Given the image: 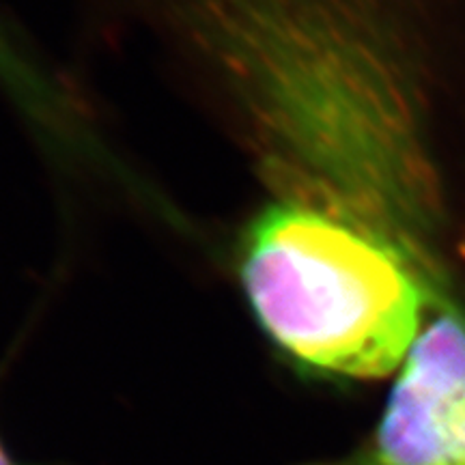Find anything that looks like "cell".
<instances>
[{
	"instance_id": "1",
	"label": "cell",
	"mask_w": 465,
	"mask_h": 465,
	"mask_svg": "<svg viewBox=\"0 0 465 465\" xmlns=\"http://www.w3.org/2000/svg\"><path fill=\"white\" fill-rule=\"evenodd\" d=\"M218 69L274 164L276 201L414 242L420 168L403 91L410 0H80Z\"/></svg>"
},
{
	"instance_id": "2",
	"label": "cell",
	"mask_w": 465,
	"mask_h": 465,
	"mask_svg": "<svg viewBox=\"0 0 465 465\" xmlns=\"http://www.w3.org/2000/svg\"><path fill=\"white\" fill-rule=\"evenodd\" d=\"M240 281L274 345L349 380L399 371L431 306L429 278L410 250L289 201L270 203L243 231Z\"/></svg>"
},
{
	"instance_id": "3",
	"label": "cell",
	"mask_w": 465,
	"mask_h": 465,
	"mask_svg": "<svg viewBox=\"0 0 465 465\" xmlns=\"http://www.w3.org/2000/svg\"><path fill=\"white\" fill-rule=\"evenodd\" d=\"M312 465H465V315L427 317L380 424L351 455Z\"/></svg>"
},
{
	"instance_id": "4",
	"label": "cell",
	"mask_w": 465,
	"mask_h": 465,
	"mask_svg": "<svg viewBox=\"0 0 465 465\" xmlns=\"http://www.w3.org/2000/svg\"><path fill=\"white\" fill-rule=\"evenodd\" d=\"M11 56V50L5 45V33H3V26H0V61H7Z\"/></svg>"
},
{
	"instance_id": "5",
	"label": "cell",
	"mask_w": 465,
	"mask_h": 465,
	"mask_svg": "<svg viewBox=\"0 0 465 465\" xmlns=\"http://www.w3.org/2000/svg\"><path fill=\"white\" fill-rule=\"evenodd\" d=\"M0 465H11V463H9V459H7V455H5L3 446H0Z\"/></svg>"
}]
</instances>
